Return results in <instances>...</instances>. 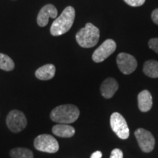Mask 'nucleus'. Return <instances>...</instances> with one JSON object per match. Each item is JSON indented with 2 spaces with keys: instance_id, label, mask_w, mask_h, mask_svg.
Returning <instances> with one entry per match:
<instances>
[{
  "instance_id": "f257e3e1",
  "label": "nucleus",
  "mask_w": 158,
  "mask_h": 158,
  "mask_svg": "<svg viewBox=\"0 0 158 158\" xmlns=\"http://www.w3.org/2000/svg\"><path fill=\"white\" fill-rule=\"evenodd\" d=\"M76 17V11L71 6L65 8L59 16L55 19L51 27V34L53 36H60L68 32L72 27Z\"/></svg>"
},
{
  "instance_id": "f03ea898",
  "label": "nucleus",
  "mask_w": 158,
  "mask_h": 158,
  "mask_svg": "<svg viewBox=\"0 0 158 158\" xmlns=\"http://www.w3.org/2000/svg\"><path fill=\"white\" fill-rule=\"evenodd\" d=\"M80 116V110L72 104L61 105L54 108L50 114L52 121L61 124L73 123Z\"/></svg>"
},
{
  "instance_id": "7ed1b4c3",
  "label": "nucleus",
  "mask_w": 158,
  "mask_h": 158,
  "mask_svg": "<svg viewBox=\"0 0 158 158\" xmlns=\"http://www.w3.org/2000/svg\"><path fill=\"white\" fill-rule=\"evenodd\" d=\"M76 39L78 44L82 48H92L98 44L100 39V30L92 23H87L84 28L77 32Z\"/></svg>"
},
{
  "instance_id": "20e7f679",
  "label": "nucleus",
  "mask_w": 158,
  "mask_h": 158,
  "mask_svg": "<svg viewBox=\"0 0 158 158\" xmlns=\"http://www.w3.org/2000/svg\"><path fill=\"white\" fill-rule=\"evenodd\" d=\"M34 147L40 152L50 154L56 153L59 149L57 140L49 134H41L37 136L34 140Z\"/></svg>"
},
{
  "instance_id": "39448f33",
  "label": "nucleus",
  "mask_w": 158,
  "mask_h": 158,
  "mask_svg": "<svg viewBox=\"0 0 158 158\" xmlns=\"http://www.w3.org/2000/svg\"><path fill=\"white\" fill-rule=\"evenodd\" d=\"M6 124L11 132L20 133L27 125V119L25 114L19 110H13L9 112L6 118Z\"/></svg>"
},
{
  "instance_id": "423d86ee",
  "label": "nucleus",
  "mask_w": 158,
  "mask_h": 158,
  "mask_svg": "<svg viewBox=\"0 0 158 158\" xmlns=\"http://www.w3.org/2000/svg\"><path fill=\"white\" fill-rule=\"evenodd\" d=\"M110 124L111 129L119 138L125 140L129 137L130 130L127 122L123 116L119 113L115 112L111 114L110 118Z\"/></svg>"
},
{
  "instance_id": "0eeeda50",
  "label": "nucleus",
  "mask_w": 158,
  "mask_h": 158,
  "mask_svg": "<svg viewBox=\"0 0 158 158\" xmlns=\"http://www.w3.org/2000/svg\"><path fill=\"white\" fill-rule=\"evenodd\" d=\"M135 136L138 145L143 152L149 153L154 149L155 139L149 131L143 128H138L135 131Z\"/></svg>"
},
{
  "instance_id": "6e6552de",
  "label": "nucleus",
  "mask_w": 158,
  "mask_h": 158,
  "mask_svg": "<svg viewBox=\"0 0 158 158\" xmlns=\"http://www.w3.org/2000/svg\"><path fill=\"white\" fill-rule=\"evenodd\" d=\"M116 44L115 41L111 39L105 40L92 54V60L96 63H100L106 60L115 51Z\"/></svg>"
},
{
  "instance_id": "1a4fd4ad",
  "label": "nucleus",
  "mask_w": 158,
  "mask_h": 158,
  "mask_svg": "<svg viewBox=\"0 0 158 158\" xmlns=\"http://www.w3.org/2000/svg\"><path fill=\"white\" fill-rule=\"evenodd\" d=\"M116 63L123 74H131L137 68L138 63L135 57L127 53H120L116 57Z\"/></svg>"
},
{
  "instance_id": "9d476101",
  "label": "nucleus",
  "mask_w": 158,
  "mask_h": 158,
  "mask_svg": "<svg viewBox=\"0 0 158 158\" xmlns=\"http://www.w3.org/2000/svg\"><path fill=\"white\" fill-rule=\"evenodd\" d=\"M57 16V10L54 5L48 4L42 7L37 18V22L40 27H45L48 23L49 18L55 19Z\"/></svg>"
},
{
  "instance_id": "9b49d317",
  "label": "nucleus",
  "mask_w": 158,
  "mask_h": 158,
  "mask_svg": "<svg viewBox=\"0 0 158 158\" xmlns=\"http://www.w3.org/2000/svg\"><path fill=\"white\" fill-rule=\"evenodd\" d=\"M118 89V83L113 78H108L102 83L100 92L103 98L110 99L114 95Z\"/></svg>"
},
{
  "instance_id": "f8f14e48",
  "label": "nucleus",
  "mask_w": 158,
  "mask_h": 158,
  "mask_svg": "<svg viewBox=\"0 0 158 158\" xmlns=\"http://www.w3.org/2000/svg\"><path fill=\"white\" fill-rule=\"evenodd\" d=\"M138 108L142 112H147L152 107V97L148 90H143L138 95Z\"/></svg>"
},
{
  "instance_id": "ddd939ff",
  "label": "nucleus",
  "mask_w": 158,
  "mask_h": 158,
  "mask_svg": "<svg viewBox=\"0 0 158 158\" xmlns=\"http://www.w3.org/2000/svg\"><path fill=\"white\" fill-rule=\"evenodd\" d=\"M52 133L58 137L71 138L76 133V130L70 124H58L52 127Z\"/></svg>"
},
{
  "instance_id": "4468645a",
  "label": "nucleus",
  "mask_w": 158,
  "mask_h": 158,
  "mask_svg": "<svg viewBox=\"0 0 158 158\" xmlns=\"http://www.w3.org/2000/svg\"><path fill=\"white\" fill-rule=\"evenodd\" d=\"M56 73V68L54 64H47L40 67L35 72V76L39 80L48 81L52 79Z\"/></svg>"
},
{
  "instance_id": "2eb2a0df",
  "label": "nucleus",
  "mask_w": 158,
  "mask_h": 158,
  "mask_svg": "<svg viewBox=\"0 0 158 158\" xmlns=\"http://www.w3.org/2000/svg\"><path fill=\"white\" fill-rule=\"evenodd\" d=\"M143 71L144 74L150 78H158V62L155 60H148L144 63Z\"/></svg>"
},
{
  "instance_id": "dca6fc26",
  "label": "nucleus",
  "mask_w": 158,
  "mask_h": 158,
  "mask_svg": "<svg viewBox=\"0 0 158 158\" xmlns=\"http://www.w3.org/2000/svg\"><path fill=\"white\" fill-rule=\"evenodd\" d=\"M11 158H34V154L30 149L24 147H17L10 152Z\"/></svg>"
},
{
  "instance_id": "f3484780",
  "label": "nucleus",
  "mask_w": 158,
  "mask_h": 158,
  "mask_svg": "<svg viewBox=\"0 0 158 158\" xmlns=\"http://www.w3.org/2000/svg\"><path fill=\"white\" fill-rule=\"evenodd\" d=\"M15 68V63L10 57L0 54V69L5 71H12Z\"/></svg>"
},
{
  "instance_id": "a211bd4d",
  "label": "nucleus",
  "mask_w": 158,
  "mask_h": 158,
  "mask_svg": "<svg viewBox=\"0 0 158 158\" xmlns=\"http://www.w3.org/2000/svg\"><path fill=\"white\" fill-rule=\"evenodd\" d=\"M124 1L131 7H140L143 5L146 0H124Z\"/></svg>"
},
{
  "instance_id": "6ab92c4d",
  "label": "nucleus",
  "mask_w": 158,
  "mask_h": 158,
  "mask_svg": "<svg viewBox=\"0 0 158 158\" xmlns=\"http://www.w3.org/2000/svg\"><path fill=\"white\" fill-rule=\"evenodd\" d=\"M149 47L158 54V38H152L149 41Z\"/></svg>"
},
{
  "instance_id": "aec40b11",
  "label": "nucleus",
  "mask_w": 158,
  "mask_h": 158,
  "mask_svg": "<svg viewBox=\"0 0 158 158\" xmlns=\"http://www.w3.org/2000/svg\"><path fill=\"white\" fill-rule=\"evenodd\" d=\"M123 152L121 149H114L112 150L110 158H123Z\"/></svg>"
},
{
  "instance_id": "412c9836",
  "label": "nucleus",
  "mask_w": 158,
  "mask_h": 158,
  "mask_svg": "<svg viewBox=\"0 0 158 158\" xmlns=\"http://www.w3.org/2000/svg\"><path fill=\"white\" fill-rule=\"evenodd\" d=\"M152 19L154 23L158 25V8L155 9V10L152 11Z\"/></svg>"
},
{
  "instance_id": "4be33fe9",
  "label": "nucleus",
  "mask_w": 158,
  "mask_h": 158,
  "mask_svg": "<svg viewBox=\"0 0 158 158\" xmlns=\"http://www.w3.org/2000/svg\"><path fill=\"white\" fill-rule=\"evenodd\" d=\"M102 154L100 151H96L92 154L90 158H102Z\"/></svg>"
}]
</instances>
